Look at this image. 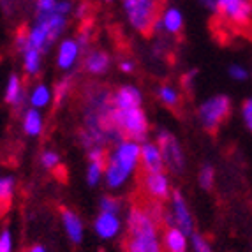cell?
Listing matches in <instances>:
<instances>
[{"label": "cell", "instance_id": "cell-1", "mask_svg": "<svg viewBox=\"0 0 252 252\" xmlns=\"http://www.w3.org/2000/svg\"><path fill=\"white\" fill-rule=\"evenodd\" d=\"M157 224L148 208L132 206L127 215L126 252H164Z\"/></svg>", "mask_w": 252, "mask_h": 252}, {"label": "cell", "instance_id": "cell-2", "mask_svg": "<svg viewBox=\"0 0 252 252\" xmlns=\"http://www.w3.org/2000/svg\"><path fill=\"white\" fill-rule=\"evenodd\" d=\"M141 157V145L134 139H120L106 157L104 182L109 189H120L136 171Z\"/></svg>", "mask_w": 252, "mask_h": 252}, {"label": "cell", "instance_id": "cell-3", "mask_svg": "<svg viewBox=\"0 0 252 252\" xmlns=\"http://www.w3.org/2000/svg\"><path fill=\"white\" fill-rule=\"evenodd\" d=\"M111 124L124 139H134L138 143L147 141L148 118L141 106L127 109L111 108Z\"/></svg>", "mask_w": 252, "mask_h": 252}, {"label": "cell", "instance_id": "cell-4", "mask_svg": "<svg viewBox=\"0 0 252 252\" xmlns=\"http://www.w3.org/2000/svg\"><path fill=\"white\" fill-rule=\"evenodd\" d=\"M122 9L127 23L143 35L154 32V25L160 16L159 0H122Z\"/></svg>", "mask_w": 252, "mask_h": 252}, {"label": "cell", "instance_id": "cell-5", "mask_svg": "<svg viewBox=\"0 0 252 252\" xmlns=\"http://www.w3.org/2000/svg\"><path fill=\"white\" fill-rule=\"evenodd\" d=\"M231 99L227 95H214L198 108V118L208 132H215L231 115Z\"/></svg>", "mask_w": 252, "mask_h": 252}, {"label": "cell", "instance_id": "cell-6", "mask_svg": "<svg viewBox=\"0 0 252 252\" xmlns=\"http://www.w3.org/2000/svg\"><path fill=\"white\" fill-rule=\"evenodd\" d=\"M156 143L159 145L160 148V154H162V159L164 164H166V168L169 171L177 173H184L185 169V156H184V150H182V145L178 143V139L169 132V130H157V136H156Z\"/></svg>", "mask_w": 252, "mask_h": 252}, {"label": "cell", "instance_id": "cell-7", "mask_svg": "<svg viewBox=\"0 0 252 252\" xmlns=\"http://www.w3.org/2000/svg\"><path fill=\"white\" fill-rule=\"evenodd\" d=\"M219 14L235 25H245L252 18V0H217Z\"/></svg>", "mask_w": 252, "mask_h": 252}, {"label": "cell", "instance_id": "cell-8", "mask_svg": "<svg viewBox=\"0 0 252 252\" xmlns=\"http://www.w3.org/2000/svg\"><path fill=\"white\" fill-rule=\"evenodd\" d=\"M143 189L147 196L152 201H166L171 198V184H169V177L164 171L157 173H145L143 175Z\"/></svg>", "mask_w": 252, "mask_h": 252}, {"label": "cell", "instance_id": "cell-9", "mask_svg": "<svg viewBox=\"0 0 252 252\" xmlns=\"http://www.w3.org/2000/svg\"><path fill=\"white\" fill-rule=\"evenodd\" d=\"M171 217H173V224L177 227H180L182 231L187 236L194 235V219L190 215V210L187 203H185V198L182 196L180 190H173L171 192Z\"/></svg>", "mask_w": 252, "mask_h": 252}, {"label": "cell", "instance_id": "cell-10", "mask_svg": "<svg viewBox=\"0 0 252 252\" xmlns=\"http://www.w3.org/2000/svg\"><path fill=\"white\" fill-rule=\"evenodd\" d=\"M185 25V16L182 13V9H178L177 5H168L166 9H162L159 20L154 25V32H164L169 35H178L184 30Z\"/></svg>", "mask_w": 252, "mask_h": 252}, {"label": "cell", "instance_id": "cell-11", "mask_svg": "<svg viewBox=\"0 0 252 252\" xmlns=\"http://www.w3.org/2000/svg\"><path fill=\"white\" fill-rule=\"evenodd\" d=\"M81 46L78 44L76 37H65L60 41L59 50H57V65L62 71H71L76 65L81 55Z\"/></svg>", "mask_w": 252, "mask_h": 252}, {"label": "cell", "instance_id": "cell-12", "mask_svg": "<svg viewBox=\"0 0 252 252\" xmlns=\"http://www.w3.org/2000/svg\"><path fill=\"white\" fill-rule=\"evenodd\" d=\"M141 102H143V94L134 85H122L111 94V104L118 109L138 108Z\"/></svg>", "mask_w": 252, "mask_h": 252}, {"label": "cell", "instance_id": "cell-13", "mask_svg": "<svg viewBox=\"0 0 252 252\" xmlns=\"http://www.w3.org/2000/svg\"><path fill=\"white\" fill-rule=\"evenodd\" d=\"M122 229V220L117 214H108V212H101L94 220V231L99 238L109 240L120 233Z\"/></svg>", "mask_w": 252, "mask_h": 252}, {"label": "cell", "instance_id": "cell-14", "mask_svg": "<svg viewBox=\"0 0 252 252\" xmlns=\"http://www.w3.org/2000/svg\"><path fill=\"white\" fill-rule=\"evenodd\" d=\"M139 162H141V166H143L145 173L164 171V168H166L159 145L152 143V141H143V145H141V157H139Z\"/></svg>", "mask_w": 252, "mask_h": 252}, {"label": "cell", "instance_id": "cell-15", "mask_svg": "<svg viewBox=\"0 0 252 252\" xmlns=\"http://www.w3.org/2000/svg\"><path fill=\"white\" fill-rule=\"evenodd\" d=\"M160 242L164 252H187V235L177 226H166Z\"/></svg>", "mask_w": 252, "mask_h": 252}, {"label": "cell", "instance_id": "cell-16", "mask_svg": "<svg viewBox=\"0 0 252 252\" xmlns=\"http://www.w3.org/2000/svg\"><path fill=\"white\" fill-rule=\"evenodd\" d=\"M53 42L55 41L51 39L50 30H48L46 23H44V21L35 20V23L30 27V30H29V44L30 46L35 48V50H39L42 55H44L51 48Z\"/></svg>", "mask_w": 252, "mask_h": 252}, {"label": "cell", "instance_id": "cell-17", "mask_svg": "<svg viewBox=\"0 0 252 252\" xmlns=\"http://www.w3.org/2000/svg\"><path fill=\"white\" fill-rule=\"evenodd\" d=\"M62 224L65 229V235L71 240L72 244H81L83 240V220L80 219V215L76 214L71 208H62Z\"/></svg>", "mask_w": 252, "mask_h": 252}, {"label": "cell", "instance_id": "cell-18", "mask_svg": "<svg viewBox=\"0 0 252 252\" xmlns=\"http://www.w3.org/2000/svg\"><path fill=\"white\" fill-rule=\"evenodd\" d=\"M5 102L11 104L14 109H20L23 106V102L27 101V92L23 89V81L18 74H11L5 85Z\"/></svg>", "mask_w": 252, "mask_h": 252}, {"label": "cell", "instance_id": "cell-19", "mask_svg": "<svg viewBox=\"0 0 252 252\" xmlns=\"http://www.w3.org/2000/svg\"><path fill=\"white\" fill-rule=\"evenodd\" d=\"M109 65H111V59H109V55L102 50H94V51H90V53H87L85 62H83L85 71L94 76H101V74H104V72H108Z\"/></svg>", "mask_w": 252, "mask_h": 252}, {"label": "cell", "instance_id": "cell-20", "mask_svg": "<svg viewBox=\"0 0 252 252\" xmlns=\"http://www.w3.org/2000/svg\"><path fill=\"white\" fill-rule=\"evenodd\" d=\"M21 126H23V132L30 138H37L42 134L44 129V120L39 109L29 108L23 111V118H21Z\"/></svg>", "mask_w": 252, "mask_h": 252}, {"label": "cell", "instance_id": "cell-21", "mask_svg": "<svg viewBox=\"0 0 252 252\" xmlns=\"http://www.w3.org/2000/svg\"><path fill=\"white\" fill-rule=\"evenodd\" d=\"M21 57H23V69L29 76H37L41 71V63H42V53L35 48L29 46L21 51Z\"/></svg>", "mask_w": 252, "mask_h": 252}, {"label": "cell", "instance_id": "cell-22", "mask_svg": "<svg viewBox=\"0 0 252 252\" xmlns=\"http://www.w3.org/2000/svg\"><path fill=\"white\" fill-rule=\"evenodd\" d=\"M29 102H30V106L35 109L46 108L51 102V90L48 89V85H44V83L35 85L34 90H32L29 95Z\"/></svg>", "mask_w": 252, "mask_h": 252}, {"label": "cell", "instance_id": "cell-23", "mask_svg": "<svg viewBox=\"0 0 252 252\" xmlns=\"http://www.w3.org/2000/svg\"><path fill=\"white\" fill-rule=\"evenodd\" d=\"M16 190V180L13 177H0V212L7 210Z\"/></svg>", "mask_w": 252, "mask_h": 252}, {"label": "cell", "instance_id": "cell-24", "mask_svg": "<svg viewBox=\"0 0 252 252\" xmlns=\"http://www.w3.org/2000/svg\"><path fill=\"white\" fill-rule=\"evenodd\" d=\"M157 97L164 106H168L171 109L178 108V104H180V92L171 85H160L157 90Z\"/></svg>", "mask_w": 252, "mask_h": 252}, {"label": "cell", "instance_id": "cell-25", "mask_svg": "<svg viewBox=\"0 0 252 252\" xmlns=\"http://www.w3.org/2000/svg\"><path fill=\"white\" fill-rule=\"evenodd\" d=\"M106 160H89V168H87V184L90 187L99 185V182L104 178Z\"/></svg>", "mask_w": 252, "mask_h": 252}, {"label": "cell", "instance_id": "cell-26", "mask_svg": "<svg viewBox=\"0 0 252 252\" xmlns=\"http://www.w3.org/2000/svg\"><path fill=\"white\" fill-rule=\"evenodd\" d=\"M199 185H201V189L205 190H210L212 187H214V180H215V171H214V166H210V164H205L201 168V171H199Z\"/></svg>", "mask_w": 252, "mask_h": 252}, {"label": "cell", "instance_id": "cell-27", "mask_svg": "<svg viewBox=\"0 0 252 252\" xmlns=\"http://www.w3.org/2000/svg\"><path fill=\"white\" fill-rule=\"evenodd\" d=\"M99 210L118 215L120 210H122V203H120V199L113 198V196H102L101 203H99Z\"/></svg>", "mask_w": 252, "mask_h": 252}, {"label": "cell", "instance_id": "cell-28", "mask_svg": "<svg viewBox=\"0 0 252 252\" xmlns=\"http://www.w3.org/2000/svg\"><path fill=\"white\" fill-rule=\"evenodd\" d=\"M57 2L59 0H35V16H48L57 13Z\"/></svg>", "mask_w": 252, "mask_h": 252}, {"label": "cell", "instance_id": "cell-29", "mask_svg": "<svg viewBox=\"0 0 252 252\" xmlns=\"http://www.w3.org/2000/svg\"><path fill=\"white\" fill-rule=\"evenodd\" d=\"M69 89H71V80L69 78H63V80H60L57 83V87H55V101H57V104H62L67 99Z\"/></svg>", "mask_w": 252, "mask_h": 252}, {"label": "cell", "instance_id": "cell-30", "mask_svg": "<svg viewBox=\"0 0 252 252\" xmlns=\"http://www.w3.org/2000/svg\"><path fill=\"white\" fill-rule=\"evenodd\" d=\"M41 164H42V168L55 169L60 164V156L55 150H44L41 154Z\"/></svg>", "mask_w": 252, "mask_h": 252}, {"label": "cell", "instance_id": "cell-31", "mask_svg": "<svg viewBox=\"0 0 252 252\" xmlns=\"http://www.w3.org/2000/svg\"><path fill=\"white\" fill-rule=\"evenodd\" d=\"M227 74L235 81H245L249 78V71L244 65H240V63H231V65L227 67Z\"/></svg>", "mask_w": 252, "mask_h": 252}, {"label": "cell", "instance_id": "cell-32", "mask_svg": "<svg viewBox=\"0 0 252 252\" xmlns=\"http://www.w3.org/2000/svg\"><path fill=\"white\" fill-rule=\"evenodd\" d=\"M190 242H192L194 252H212L210 244H208L205 236H201L199 233H194V235L190 236Z\"/></svg>", "mask_w": 252, "mask_h": 252}, {"label": "cell", "instance_id": "cell-33", "mask_svg": "<svg viewBox=\"0 0 252 252\" xmlns=\"http://www.w3.org/2000/svg\"><path fill=\"white\" fill-rule=\"evenodd\" d=\"M0 252H13V235L9 229L0 231Z\"/></svg>", "mask_w": 252, "mask_h": 252}, {"label": "cell", "instance_id": "cell-34", "mask_svg": "<svg viewBox=\"0 0 252 252\" xmlns=\"http://www.w3.org/2000/svg\"><path fill=\"white\" fill-rule=\"evenodd\" d=\"M14 46H16V50L20 51V53L29 46V30H25V29L18 30L16 35H14Z\"/></svg>", "mask_w": 252, "mask_h": 252}, {"label": "cell", "instance_id": "cell-35", "mask_svg": "<svg viewBox=\"0 0 252 252\" xmlns=\"http://www.w3.org/2000/svg\"><path fill=\"white\" fill-rule=\"evenodd\" d=\"M76 41H78V44L81 46V50H87L90 41H92V29L83 27V29L78 32V35H76Z\"/></svg>", "mask_w": 252, "mask_h": 252}, {"label": "cell", "instance_id": "cell-36", "mask_svg": "<svg viewBox=\"0 0 252 252\" xmlns=\"http://www.w3.org/2000/svg\"><path fill=\"white\" fill-rule=\"evenodd\" d=\"M242 117H244V122L247 126V129L252 132V97L245 99V102L242 104Z\"/></svg>", "mask_w": 252, "mask_h": 252}, {"label": "cell", "instance_id": "cell-37", "mask_svg": "<svg viewBox=\"0 0 252 252\" xmlns=\"http://www.w3.org/2000/svg\"><path fill=\"white\" fill-rule=\"evenodd\" d=\"M59 14H63V16H69V14L74 11V5H72L71 0H59L57 2V9H55Z\"/></svg>", "mask_w": 252, "mask_h": 252}, {"label": "cell", "instance_id": "cell-38", "mask_svg": "<svg viewBox=\"0 0 252 252\" xmlns=\"http://www.w3.org/2000/svg\"><path fill=\"white\" fill-rule=\"evenodd\" d=\"M199 4L212 14H219V5H217V0H199Z\"/></svg>", "mask_w": 252, "mask_h": 252}, {"label": "cell", "instance_id": "cell-39", "mask_svg": "<svg viewBox=\"0 0 252 252\" xmlns=\"http://www.w3.org/2000/svg\"><path fill=\"white\" fill-rule=\"evenodd\" d=\"M89 9H90L89 4H87V2H83V4H80L78 7H74V11H72V13H74V16L78 18V20H83V18L89 14Z\"/></svg>", "mask_w": 252, "mask_h": 252}, {"label": "cell", "instance_id": "cell-40", "mask_svg": "<svg viewBox=\"0 0 252 252\" xmlns=\"http://www.w3.org/2000/svg\"><path fill=\"white\" fill-rule=\"evenodd\" d=\"M134 69H136V63L132 62V60L126 59V60H122V62H120V71L126 72V74H132V72H134Z\"/></svg>", "mask_w": 252, "mask_h": 252}, {"label": "cell", "instance_id": "cell-41", "mask_svg": "<svg viewBox=\"0 0 252 252\" xmlns=\"http://www.w3.org/2000/svg\"><path fill=\"white\" fill-rule=\"evenodd\" d=\"M27 252H46V247L41 245V244H35V245H32Z\"/></svg>", "mask_w": 252, "mask_h": 252}, {"label": "cell", "instance_id": "cell-42", "mask_svg": "<svg viewBox=\"0 0 252 252\" xmlns=\"http://www.w3.org/2000/svg\"><path fill=\"white\" fill-rule=\"evenodd\" d=\"M106 4H111V2H115V0H104Z\"/></svg>", "mask_w": 252, "mask_h": 252}]
</instances>
